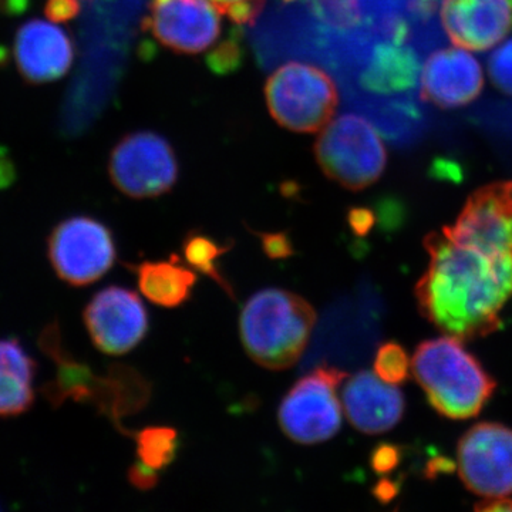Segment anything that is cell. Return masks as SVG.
<instances>
[{"mask_svg":"<svg viewBox=\"0 0 512 512\" xmlns=\"http://www.w3.org/2000/svg\"><path fill=\"white\" fill-rule=\"evenodd\" d=\"M128 481L134 488L140 491H150L156 488L160 481V474L154 468L148 467L143 461L138 460L127 471Z\"/></svg>","mask_w":512,"mask_h":512,"instance_id":"27","label":"cell"},{"mask_svg":"<svg viewBox=\"0 0 512 512\" xmlns=\"http://www.w3.org/2000/svg\"><path fill=\"white\" fill-rule=\"evenodd\" d=\"M478 511H511L512 501L507 497L485 498L483 503L477 504Z\"/></svg>","mask_w":512,"mask_h":512,"instance_id":"33","label":"cell"},{"mask_svg":"<svg viewBox=\"0 0 512 512\" xmlns=\"http://www.w3.org/2000/svg\"><path fill=\"white\" fill-rule=\"evenodd\" d=\"M397 461H399V453L394 447L382 446L376 448L372 456V466L377 473H387L396 466Z\"/></svg>","mask_w":512,"mask_h":512,"instance_id":"31","label":"cell"},{"mask_svg":"<svg viewBox=\"0 0 512 512\" xmlns=\"http://www.w3.org/2000/svg\"><path fill=\"white\" fill-rule=\"evenodd\" d=\"M350 228L357 235H366L375 224V214L367 208H352L348 214Z\"/></svg>","mask_w":512,"mask_h":512,"instance_id":"30","label":"cell"},{"mask_svg":"<svg viewBox=\"0 0 512 512\" xmlns=\"http://www.w3.org/2000/svg\"><path fill=\"white\" fill-rule=\"evenodd\" d=\"M458 244L504 254L512 252V181L484 185L468 197L453 227H444Z\"/></svg>","mask_w":512,"mask_h":512,"instance_id":"13","label":"cell"},{"mask_svg":"<svg viewBox=\"0 0 512 512\" xmlns=\"http://www.w3.org/2000/svg\"><path fill=\"white\" fill-rule=\"evenodd\" d=\"M285 2H293V0H285Z\"/></svg>","mask_w":512,"mask_h":512,"instance_id":"36","label":"cell"},{"mask_svg":"<svg viewBox=\"0 0 512 512\" xmlns=\"http://www.w3.org/2000/svg\"><path fill=\"white\" fill-rule=\"evenodd\" d=\"M13 55L26 82L43 84L62 79L69 72L74 49L66 30L35 19L16 32Z\"/></svg>","mask_w":512,"mask_h":512,"instance_id":"17","label":"cell"},{"mask_svg":"<svg viewBox=\"0 0 512 512\" xmlns=\"http://www.w3.org/2000/svg\"><path fill=\"white\" fill-rule=\"evenodd\" d=\"M35 376V360L18 340H0V417L28 412L35 402Z\"/></svg>","mask_w":512,"mask_h":512,"instance_id":"20","label":"cell"},{"mask_svg":"<svg viewBox=\"0 0 512 512\" xmlns=\"http://www.w3.org/2000/svg\"><path fill=\"white\" fill-rule=\"evenodd\" d=\"M50 264L72 286H87L103 278L117 261L116 242L103 222L73 217L60 222L49 242Z\"/></svg>","mask_w":512,"mask_h":512,"instance_id":"9","label":"cell"},{"mask_svg":"<svg viewBox=\"0 0 512 512\" xmlns=\"http://www.w3.org/2000/svg\"><path fill=\"white\" fill-rule=\"evenodd\" d=\"M137 276L140 292L154 305L173 309L190 301L197 284V272L185 266L178 255L167 261H146L127 265Z\"/></svg>","mask_w":512,"mask_h":512,"instance_id":"19","label":"cell"},{"mask_svg":"<svg viewBox=\"0 0 512 512\" xmlns=\"http://www.w3.org/2000/svg\"><path fill=\"white\" fill-rule=\"evenodd\" d=\"M232 247L234 242L220 244L217 239L200 231L188 232L183 239V255L187 265L197 274L211 278L222 291L227 293L228 298L235 299L234 288L220 268L221 256L231 251Z\"/></svg>","mask_w":512,"mask_h":512,"instance_id":"21","label":"cell"},{"mask_svg":"<svg viewBox=\"0 0 512 512\" xmlns=\"http://www.w3.org/2000/svg\"><path fill=\"white\" fill-rule=\"evenodd\" d=\"M83 319L94 346L110 356L127 355L148 333V313L140 296L121 286L96 293Z\"/></svg>","mask_w":512,"mask_h":512,"instance_id":"12","label":"cell"},{"mask_svg":"<svg viewBox=\"0 0 512 512\" xmlns=\"http://www.w3.org/2000/svg\"><path fill=\"white\" fill-rule=\"evenodd\" d=\"M87 2H90V0H87Z\"/></svg>","mask_w":512,"mask_h":512,"instance_id":"37","label":"cell"},{"mask_svg":"<svg viewBox=\"0 0 512 512\" xmlns=\"http://www.w3.org/2000/svg\"><path fill=\"white\" fill-rule=\"evenodd\" d=\"M458 473L468 490L484 498L512 494V430L503 424L480 423L461 437Z\"/></svg>","mask_w":512,"mask_h":512,"instance_id":"11","label":"cell"},{"mask_svg":"<svg viewBox=\"0 0 512 512\" xmlns=\"http://www.w3.org/2000/svg\"><path fill=\"white\" fill-rule=\"evenodd\" d=\"M412 373L431 406L451 420L476 417L495 390L493 377L453 336L421 343L413 355Z\"/></svg>","mask_w":512,"mask_h":512,"instance_id":"4","label":"cell"},{"mask_svg":"<svg viewBox=\"0 0 512 512\" xmlns=\"http://www.w3.org/2000/svg\"><path fill=\"white\" fill-rule=\"evenodd\" d=\"M80 13L79 0H47L45 5L46 18L53 23H66Z\"/></svg>","mask_w":512,"mask_h":512,"instance_id":"28","label":"cell"},{"mask_svg":"<svg viewBox=\"0 0 512 512\" xmlns=\"http://www.w3.org/2000/svg\"><path fill=\"white\" fill-rule=\"evenodd\" d=\"M138 460L160 471L170 467L180 451V436L171 427H146L133 434Z\"/></svg>","mask_w":512,"mask_h":512,"instance_id":"22","label":"cell"},{"mask_svg":"<svg viewBox=\"0 0 512 512\" xmlns=\"http://www.w3.org/2000/svg\"><path fill=\"white\" fill-rule=\"evenodd\" d=\"M342 399L346 417L360 433H386L403 417V393L396 384L384 382L367 370L350 377Z\"/></svg>","mask_w":512,"mask_h":512,"instance_id":"18","label":"cell"},{"mask_svg":"<svg viewBox=\"0 0 512 512\" xmlns=\"http://www.w3.org/2000/svg\"><path fill=\"white\" fill-rule=\"evenodd\" d=\"M429 266L416 286L421 315L460 340L484 338L501 326L512 299V252L458 244L446 232L424 238Z\"/></svg>","mask_w":512,"mask_h":512,"instance_id":"1","label":"cell"},{"mask_svg":"<svg viewBox=\"0 0 512 512\" xmlns=\"http://www.w3.org/2000/svg\"><path fill=\"white\" fill-rule=\"evenodd\" d=\"M210 2L215 8L220 10V13H224L225 15L229 6L235 5V3L251 2V0H210Z\"/></svg>","mask_w":512,"mask_h":512,"instance_id":"34","label":"cell"},{"mask_svg":"<svg viewBox=\"0 0 512 512\" xmlns=\"http://www.w3.org/2000/svg\"><path fill=\"white\" fill-rule=\"evenodd\" d=\"M39 346L56 367L55 379L42 389L47 402L55 409L67 400L92 404L120 433L131 436L130 431L124 429L123 420L140 413L150 403L153 387L146 377L126 365H113L106 375H96L92 367L74 359L72 353L64 349L57 322L43 329Z\"/></svg>","mask_w":512,"mask_h":512,"instance_id":"2","label":"cell"},{"mask_svg":"<svg viewBox=\"0 0 512 512\" xmlns=\"http://www.w3.org/2000/svg\"><path fill=\"white\" fill-rule=\"evenodd\" d=\"M32 5V0H0V13L8 18L25 15Z\"/></svg>","mask_w":512,"mask_h":512,"instance_id":"32","label":"cell"},{"mask_svg":"<svg viewBox=\"0 0 512 512\" xmlns=\"http://www.w3.org/2000/svg\"><path fill=\"white\" fill-rule=\"evenodd\" d=\"M109 171L117 190L144 200L167 194L178 180L171 144L153 131L128 134L111 151Z\"/></svg>","mask_w":512,"mask_h":512,"instance_id":"10","label":"cell"},{"mask_svg":"<svg viewBox=\"0 0 512 512\" xmlns=\"http://www.w3.org/2000/svg\"><path fill=\"white\" fill-rule=\"evenodd\" d=\"M268 109L279 126L295 133L322 131L339 106L336 83L311 63L288 62L265 84Z\"/></svg>","mask_w":512,"mask_h":512,"instance_id":"6","label":"cell"},{"mask_svg":"<svg viewBox=\"0 0 512 512\" xmlns=\"http://www.w3.org/2000/svg\"><path fill=\"white\" fill-rule=\"evenodd\" d=\"M346 373L333 366H319L293 384L279 406L278 421L293 443H325L342 427L338 387Z\"/></svg>","mask_w":512,"mask_h":512,"instance_id":"7","label":"cell"},{"mask_svg":"<svg viewBox=\"0 0 512 512\" xmlns=\"http://www.w3.org/2000/svg\"><path fill=\"white\" fill-rule=\"evenodd\" d=\"M440 22L454 45L484 52L512 28V0H441Z\"/></svg>","mask_w":512,"mask_h":512,"instance_id":"16","label":"cell"},{"mask_svg":"<svg viewBox=\"0 0 512 512\" xmlns=\"http://www.w3.org/2000/svg\"><path fill=\"white\" fill-rule=\"evenodd\" d=\"M10 62V50L8 47L0 45V69L8 66Z\"/></svg>","mask_w":512,"mask_h":512,"instance_id":"35","label":"cell"},{"mask_svg":"<svg viewBox=\"0 0 512 512\" xmlns=\"http://www.w3.org/2000/svg\"><path fill=\"white\" fill-rule=\"evenodd\" d=\"M244 59L245 52L241 32L238 29H232L231 35L215 47L211 53H208L205 63L212 73L227 76V74L241 69Z\"/></svg>","mask_w":512,"mask_h":512,"instance_id":"23","label":"cell"},{"mask_svg":"<svg viewBox=\"0 0 512 512\" xmlns=\"http://www.w3.org/2000/svg\"><path fill=\"white\" fill-rule=\"evenodd\" d=\"M144 26L168 49L197 55L220 37V10L210 0H156Z\"/></svg>","mask_w":512,"mask_h":512,"instance_id":"14","label":"cell"},{"mask_svg":"<svg viewBox=\"0 0 512 512\" xmlns=\"http://www.w3.org/2000/svg\"><path fill=\"white\" fill-rule=\"evenodd\" d=\"M315 156L326 177L350 191L375 184L387 164L386 146L375 124L357 113L342 114L323 128Z\"/></svg>","mask_w":512,"mask_h":512,"instance_id":"5","label":"cell"},{"mask_svg":"<svg viewBox=\"0 0 512 512\" xmlns=\"http://www.w3.org/2000/svg\"><path fill=\"white\" fill-rule=\"evenodd\" d=\"M423 53L413 43L380 39L373 43L365 59L355 70L357 100L367 114L420 97Z\"/></svg>","mask_w":512,"mask_h":512,"instance_id":"8","label":"cell"},{"mask_svg":"<svg viewBox=\"0 0 512 512\" xmlns=\"http://www.w3.org/2000/svg\"><path fill=\"white\" fill-rule=\"evenodd\" d=\"M487 66L494 86L512 96V39L491 53Z\"/></svg>","mask_w":512,"mask_h":512,"instance_id":"25","label":"cell"},{"mask_svg":"<svg viewBox=\"0 0 512 512\" xmlns=\"http://www.w3.org/2000/svg\"><path fill=\"white\" fill-rule=\"evenodd\" d=\"M412 362L406 350L397 343H386L377 352L375 360V373L384 382L399 384L409 376Z\"/></svg>","mask_w":512,"mask_h":512,"instance_id":"24","label":"cell"},{"mask_svg":"<svg viewBox=\"0 0 512 512\" xmlns=\"http://www.w3.org/2000/svg\"><path fill=\"white\" fill-rule=\"evenodd\" d=\"M316 320L315 309L301 295L285 289H264L242 308L239 336L252 362L282 372L301 359Z\"/></svg>","mask_w":512,"mask_h":512,"instance_id":"3","label":"cell"},{"mask_svg":"<svg viewBox=\"0 0 512 512\" xmlns=\"http://www.w3.org/2000/svg\"><path fill=\"white\" fill-rule=\"evenodd\" d=\"M484 76L476 57L454 47L436 49L424 60L420 99L441 110L460 109L483 92Z\"/></svg>","mask_w":512,"mask_h":512,"instance_id":"15","label":"cell"},{"mask_svg":"<svg viewBox=\"0 0 512 512\" xmlns=\"http://www.w3.org/2000/svg\"><path fill=\"white\" fill-rule=\"evenodd\" d=\"M18 180V168L8 148L0 146V190L12 187Z\"/></svg>","mask_w":512,"mask_h":512,"instance_id":"29","label":"cell"},{"mask_svg":"<svg viewBox=\"0 0 512 512\" xmlns=\"http://www.w3.org/2000/svg\"><path fill=\"white\" fill-rule=\"evenodd\" d=\"M252 234L256 235L262 245V251L272 261L279 259H288L296 254L295 245H293L288 232H258L249 229Z\"/></svg>","mask_w":512,"mask_h":512,"instance_id":"26","label":"cell"}]
</instances>
